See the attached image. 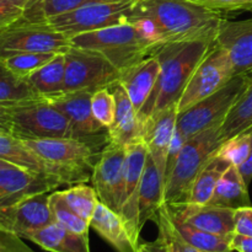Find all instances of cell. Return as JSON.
<instances>
[{
    "label": "cell",
    "mask_w": 252,
    "mask_h": 252,
    "mask_svg": "<svg viewBox=\"0 0 252 252\" xmlns=\"http://www.w3.org/2000/svg\"><path fill=\"white\" fill-rule=\"evenodd\" d=\"M231 166L230 162L219 155H216L209 159V161L204 165L203 169L198 174L192 185L189 199L187 203L194 204H207L216 189L217 184L221 179L226 170Z\"/></svg>",
    "instance_id": "83f0119b"
},
{
    "label": "cell",
    "mask_w": 252,
    "mask_h": 252,
    "mask_svg": "<svg viewBox=\"0 0 252 252\" xmlns=\"http://www.w3.org/2000/svg\"><path fill=\"white\" fill-rule=\"evenodd\" d=\"M38 157L51 164L83 175H93L97 158L89 138L22 139Z\"/></svg>",
    "instance_id": "7c38bea8"
},
{
    "label": "cell",
    "mask_w": 252,
    "mask_h": 252,
    "mask_svg": "<svg viewBox=\"0 0 252 252\" xmlns=\"http://www.w3.org/2000/svg\"><path fill=\"white\" fill-rule=\"evenodd\" d=\"M49 208L53 214L54 221L61 224L64 228L78 234H88L90 223L81 217H79L70 207L68 206L62 196V191L49 193Z\"/></svg>",
    "instance_id": "836d02e7"
},
{
    "label": "cell",
    "mask_w": 252,
    "mask_h": 252,
    "mask_svg": "<svg viewBox=\"0 0 252 252\" xmlns=\"http://www.w3.org/2000/svg\"><path fill=\"white\" fill-rule=\"evenodd\" d=\"M135 2L137 0L96 2L53 16L43 22H47L57 31L64 33L68 38H71L84 32L128 22Z\"/></svg>",
    "instance_id": "9c48e42d"
},
{
    "label": "cell",
    "mask_w": 252,
    "mask_h": 252,
    "mask_svg": "<svg viewBox=\"0 0 252 252\" xmlns=\"http://www.w3.org/2000/svg\"><path fill=\"white\" fill-rule=\"evenodd\" d=\"M249 75H250V76H251V78H252V74H249Z\"/></svg>",
    "instance_id": "681fc988"
},
{
    "label": "cell",
    "mask_w": 252,
    "mask_h": 252,
    "mask_svg": "<svg viewBox=\"0 0 252 252\" xmlns=\"http://www.w3.org/2000/svg\"><path fill=\"white\" fill-rule=\"evenodd\" d=\"M231 249L236 252H252V238L234 233L231 236Z\"/></svg>",
    "instance_id": "b9f144b4"
},
{
    "label": "cell",
    "mask_w": 252,
    "mask_h": 252,
    "mask_svg": "<svg viewBox=\"0 0 252 252\" xmlns=\"http://www.w3.org/2000/svg\"><path fill=\"white\" fill-rule=\"evenodd\" d=\"M235 76L228 52L214 42L186 84L177 103L179 115L217 93Z\"/></svg>",
    "instance_id": "30bf717a"
},
{
    "label": "cell",
    "mask_w": 252,
    "mask_h": 252,
    "mask_svg": "<svg viewBox=\"0 0 252 252\" xmlns=\"http://www.w3.org/2000/svg\"><path fill=\"white\" fill-rule=\"evenodd\" d=\"M94 91H64L58 95L44 97L68 117L76 132L83 138H90L106 129L95 118L91 108Z\"/></svg>",
    "instance_id": "d6986e66"
},
{
    "label": "cell",
    "mask_w": 252,
    "mask_h": 252,
    "mask_svg": "<svg viewBox=\"0 0 252 252\" xmlns=\"http://www.w3.org/2000/svg\"><path fill=\"white\" fill-rule=\"evenodd\" d=\"M213 43L206 39L169 42L153 49L150 54L159 61L160 74L154 93L138 113L143 128L152 116L179 103L194 69Z\"/></svg>",
    "instance_id": "7a4b0ae2"
},
{
    "label": "cell",
    "mask_w": 252,
    "mask_h": 252,
    "mask_svg": "<svg viewBox=\"0 0 252 252\" xmlns=\"http://www.w3.org/2000/svg\"><path fill=\"white\" fill-rule=\"evenodd\" d=\"M25 11L9 0H0V31L7 29L24 17Z\"/></svg>",
    "instance_id": "ab89813d"
},
{
    "label": "cell",
    "mask_w": 252,
    "mask_h": 252,
    "mask_svg": "<svg viewBox=\"0 0 252 252\" xmlns=\"http://www.w3.org/2000/svg\"><path fill=\"white\" fill-rule=\"evenodd\" d=\"M65 56L64 91L90 90L110 88L118 81L120 70L96 52L71 47Z\"/></svg>",
    "instance_id": "8fae6325"
},
{
    "label": "cell",
    "mask_w": 252,
    "mask_h": 252,
    "mask_svg": "<svg viewBox=\"0 0 252 252\" xmlns=\"http://www.w3.org/2000/svg\"><path fill=\"white\" fill-rule=\"evenodd\" d=\"M177 117V105H171L158 112L157 115L152 116L143 128L142 138L147 144L149 155L164 176V180L169 150L176 130Z\"/></svg>",
    "instance_id": "ac0fdd59"
},
{
    "label": "cell",
    "mask_w": 252,
    "mask_h": 252,
    "mask_svg": "<svg viewBox=\"0 0 252 252\" xmlns=\"http://www.w3.org/2000/svg\"><path fill=\"white\" fill-rule=\"evenodd\" d=\"M239 171H240L241 176H243L244 181L248 186H250L251 181H252V147H251V153L249 159L239 167Z\"/></svg>",
    "instance_id": "f6af8a7d"
},
{
    "label": "cell",
    "mask_w": 252,
    "mask_h": 252,
    "mask_svg": "<svg viewBox=\"0 0 252 252\" xmlns=\"http://www.w3.org/2000/svg\"><path fill=\"white\" fill-rule=\"evenodd\" d=\"M125 172H123V198L121 218L125 221L134 243L139 244V187L147 162L148 147L142 137L126 145Z\"/></svg>",
    "instance_id": "5bb4252c"
},
{
    "label": "cell",
    "mask_w": 252,
    "mask_h": 252,
    "mask_svg": "<svg viewBox=\"0 0 252 252\" xmlns=\"http://www.w3.org/2000/svg\"><path fill=\"white\" fill-rule=\"evenodd\" d=\"M90 228L113 246L117 252H137L139 244L134 243L120 214L101 202L91 218Z\"/></svg>",
    "instance_id": "603a6c76"
},
{
    "label": "cell",
    "mask_w": 252,
    "mask_h": 252,
    "mask_svg": "<svg viewBox=\"0 0 252 252\" xmlns=\"http://www.w3.org/2000/svg\"><path fill=\"white\" fill-rule=\"evenodd\" d=\"M108 89L112 91L116 101L115 121L112 126L107 128L108 140L127 145L142 137L143 126L140 125L137 111L125 88L117 81Z\"/></svg>",
    "instance_id": "7402d4cb"
},
{
    "label": "cell",
    "mask_w": 252,
    "mask_h": 252,
    "mask_svg": "<svg viewBox=\"0 0 252 252\" xmlns=\"http://www.w3.org/2000/svg\"><path fill=\"white\" fill-rule=\"evenodd\" d=\"M137 252H169V249H167L166 244L162 240V238L158 236L157 240L139 244Z\"/></svg>",
    "instance_id": "7bdbcfd3"
},
{
    "label": "cell",
    "mask_w": 252,
    "mask_h": 252,
    "mask_svg": "<svg viewBox=\"0 0 252 252\" xmlns=\"http://www.w3.org/2000/svg\"><path fill=\"white\" fill-rule=\"evenodd\" d=\"M252 147V127L226 139L221 144L218 154L225 158L231 165L240 167L249 159Z\"/></svg>",
    "instance_id": "8d00e7d4"
},
{
    "label": "cell",
    "mask_w": 252,
    "mask_h": 252,
    "mask_svg": "<svg viewBox=\"0 0 252 252\" xmlns=\"http://www.w3.org/2000/svg\"><path fill=\"white\" fill-rule=\"evenodd\" d=\"M49 192L32 194L16 204L11 213V233L24 239L25 235L54 223L49 208Z\"/></svg>",
    "instance_id": "44dd1931"
},
{
    "label": "cell",
    "mask_w": 252,
    "mask_h": 252,
    "mask_svg": "<svg viewBox=\"0 0 252 252\" xmlns=\"http://www.w3.org/2000/svg\"><path fill=\"white\" fill-rule=\"evenodd\" d=\"M70 43L75 48L101 54L120 71L142 61L157 47L133 22L76 34L71 37Z\"/></svg>",
    "instance_id": "3957f363"
},
{
    "label": "cell",
    "mask_w": 252,
    "mask_h": 252,
    "mask_svg": "<svg viewBox=\"0 0 252 252\" xmlns=\"http://www.w3.org/2000/svg\"><path fill=\"white\" fill-rule=\"evenodd\" d=\"M0 130L12 134V113L11 107L0 105Z\"/></svg>",
    "instance_id": "ee69618b"
},
{
    "label": "cell",
    "mask_w": 252,
    "mask_h": 252,
    "mask_svg": "<svg viewBox=\"0 0 252 252\" xmlns=\"http://www.w3.org/2000/svg\"><path fill=\"white\" fill-rule=\"evenodd\" d=\"M91 108L95 118L103 128L107 129L112 126L116 115V101L110 89H98L93 94Z\"/></svg>",
    "instance_id": "74e56055"
},
{
    "label": "cell",
    "mask_w": 252,
    "mask_h": 252,
    "mask_svg": "<svg viewBox=\"0 0 252 252\" xmlns=\"http://www.w3.org/2000/svg\"><path fill=\"white\" fill-rule=\"evenodd\" d=\"M166 207L175 219L199 230L223 236L235 233V209L194 203L166 204Z\"/></svg>",
    "instance_id": "2e32d148"
},
{
    "label": "cell",
    "mask_w": 252,
    "mask_h": 252,
    "mask_svg": "<svg viewBox=\"0 0 252 252\" xmlns=\"http://www.w3.org/2000/svg\"><path fill=\"white\" fill-rule=\"evenodd\" d=\"M54 56L56 53H16L0 59V62L17 76L27 79Z\"/></svg>",
    "instance_id": "e575fe53"
},
{
    "label": "cell",
    "mask_w": 252,
    "mask_h": 252,
    "mask_svg": "<svg viewBox=\"0 0 252 252\" xmlns=\"http://www.w3.org/2000/svg\"><path fill=\"white\" fill-rule=\"evenodd\" d=\"M235 234L252 238V206L235 209Z\"/></svg>",
    "instance_id": "60d3db41"
},
{
    "label": "cell",
    "mask_w": 252,
    "mask_h": 252,
    "mask_svg": "<svg viewBox=\"0 0 252 252\" xmlns=\"http://www.w3.org/2000/svg\"><path fill=\"white\" fill-rule=\"evenodd\" d=\"M225 17L191 0H137L129 21L137 24L148 38L159 46L169 42H216Z\"/></svg>",
    "instance_id": "6da1fadb"
},
{
    "label": "cell",
    "mask_w": 252,
    "mask_h": 252,
    "mask_svg": "<svg viewBox=\"0 0 252 252\" xmlns=\"http://www.w3.org/2000/svg\"><path fill=\"white\" fill-rule=\"evenodd\" d=\"M11 113L12 134L20 139L83 138L68 117L44 97L14 106Z\"/></svg>",
    "instance_id": "52a82bcc"
},
{
    "label": "cell",
    "mask_w": 252,
    "mask_h": 252,
    "mask_svg": "<svg viewBox=\"0 0 252 252\" xmlns=\"http://www.w3.org/2000/svg\"><path fill=\"white\" fill-rule=\"evenodd\" d=\"M70 38L47 22L21 19L0 31V59L16 53H66Z\"/></svg>",
    "instance_id": "ba28073f"
},
{
    "label": "cell",
    "mask_w": 252,
    "mask_h": 252,
    "mask_svg": "<svg viewBox=\"0 0 252 252\" xmlns=\"http://www.w3.org/2000/svg\"><path fill=\"white\" fill-rule=\"evenodd\" d=\"M11 166H14V165L9 164V162H6V161H4V160L0 159V169H5V167H11Z\"/></svg>",
    "instance_id": "7dc6e473"
},
{
    "label": "cell",
    "mask_w": 252,
    "mask_h": 252,
    "mask_svg": "<svg viewBox=\"0 0 252 252\" xmlns=\"http://www.w3.org/2000/svg\"><path fill=\"white\" fill-rule=\"evenodd\" d=\"M126 153V145L108 140L98 155L91 175L94 189L101 203L118 214L122 208Z\"/></svg>",
    "instance_id": "4fadbf2b"
},
{
    "label": "cell",
    "mask_w": 252,
    "mask_h": 252,
    "mask_svg": "<svg viewBox=\"0 0 252 252\" xmlns=\"http://www.w3.org/2000/svg\"><path fill=\"white\" fill-rule=\"evenodd\" d=\"M65 78V56L58 53L43 66L27 78L30 85L42 97L58 95L64 93Z\"/></svg>",
    "instance_id": "4316f807"
},
{
    "label": "cell",
    "mask_w": 252,
    "mask_h": 252,
    "mask_svg": "<svg viewBox=\"0 0 252 252\" xmlns=\"http://www.w3.org/2000/svg\"><path fill=\"white\" fill-rule=\"evenodd\" d=\"M0 246H1V245H0Z\"/></svg>",
    "instance_id": "f907efd6"
},
{
    "label": "cell",
    "mask_w": 252,
    "mask_h": 252,
    "mask_svg": "<svg viewBox=\"0 0 252 252\" xmlns=\"http://www.w3.org/2000/svg\"><path fill=\"white\" fill-rule=\"evenodd\" d=\"M170 217H171L175 229L180 234V236L193 248L206 252H233L231 236H231H223L207 233V231L199 230V229L194 228L189 224L184 223L179 219H175L171 214H170Z\"/></svg>",
    "instance_id": "f546056e"
},
{
    "label": "cell",
    "mask_w": 252,
    "mask_h": 252,
    "mask_svg": "<svg viewBox=\"0 0 252 252\" xmlns=\"http://www.w3.org/2000/svg\"><path fill=\"white\" fill-rule=\"evenodd\" d=\"M154 221L159 228V236L165 241L169 252H206L193 248L180 236L172 223L166 204L159 209Z\"/></svg>",
    "instance_id": "d590c367"
},
{
    "label": "cell",
    "mask_w": 252,
    "mask_h": 252,
    "mask_svg": "<svg viewBox=\"0 0 252 252\" xmlns=\"http://www.w3.org/2000/svg\"><path fill=\"white\" fill-rule=\"evenodd\" d=\"M0 159L20 169L53 177L62 185L86 184L91 179L89 175L70 171L46 161L38 157L31 148L27 147L24 140L15 137L11 133L1 132V130H0Z\"/></svg>",
    "instance_id": "9a60e30c"
},
{
    "label": "cell",
    "mask_w": 252,
    "mask_h": 252,
    "mask_svg": "<svg viewBox=\"0 0 252 252\" xmlns=\"http://www.w3.org/2000/svg\"><path fill=\"white\" fill-rule=\"evenodd\" d=\"M10 2H12L14 5L19 6L20 9L24 10L25 12L29 11L30 9H32L33 6H36L38 2H41L42 0H9Z\"/></svg>",
    "instance_id": "bcb514c9"
},
{
    "label": "cell",
    "mask_w": 252,
    "mask_h": 252,
    "mask_svg": "<svg viewBox=\"0 0 252 252\" xmlns=\"http://www.w3.org/2000/svg\"><path fill=\"white\" fill-rule=\"evenodd\" d=\"M42 98L30 85L29 80L10 71L0 62V105L14 107Z\"/></svg>",
    "instance_id": "f1b7e54d"
},
{
    "label": "cell",
    "mask_w": 252,
    "mask_h": 252,
    "mask_svg": "<svg viewBox=\"0 0 252 252\" xmlns=\"http://www.w3.org/2000/svg\"><path fill=\"white\" fill-rule=\"evenodd\" d=\"M0 252H2V250H1V246H0Z\"/></svg>",
    "instance_id": "c3c4849f"
},
{
    "label": "cell",
    "mask_w": 252,
    "mask_h": 252,
    "mask_svg": "<svg viewBox=\"0 0 252 252\" xmlns=\"http://www.w3.org/2000/svg\"><path fill=\"white\" fill-rule=\"evenodd\" d=\"M207 204L223 208L239 209L251 206L249 186L244 181L239 167L231 165L217 184L216 189Z\"/></svg>",
    "instance_id": "484cf974"
},
{
    "label": "cell",
    "mask_w": 252,
    "mask_h": 252,
    "mask_svg": "<svg viewBox=\"0 0 252 252\" xmlns=\"http://www.w3.org/2000/svg\"><path fill=\"white\" fill-rule=\"evenodd\" d=\"M191 1L220 14L252 10V0H191Z\"/></svg>",
    "instance_id": "f35d334b"
},
{
    "label": "cell",
    "mask_w": 252,
    "mask_h": 252,
    "mask_svg": "<svg viewBox=\"0 0 252 252\" xmlns=\"http://www.w3.org/2000/svg\"><path fill=\"white\" fill-rule=\"evenodd\" d=\"M165 180L155 165L154 160L148 155L145 169L139 187V226L143 229L148 220H155L158 212L165 204Z\"/></svg>",
    "instance_id": "d4e9b609"
},
{
    "label": "cell",
    "mask_w": 252,
    "mask_h": 252,
    "mask_svg": "<svg viewBox=\"0 0 252 252\" xmlns=\"http://www.w3.org/2000/svg\"><path fill=\"white\" fill-rule=\"evenodd\" d=\"M251 81L249 74L235 75L217 93L180 113L176 122L177 132L187 140L207 128L223 123Z\"/></svg>",
    "instance_id": "8992f818"
},
{
    "label": "cell",
    "mask_w": 252,
    "mask_h": 252,
    "mask_svg": "<svg viewBox=\"0 0 252 252\" xmlns=\"http://www.w3.org/2000/svg\"><path fill=\"white\" fill-rule=\"evenodd\" d=\"M250 127H252V81L240 98L236 101L221 125V135L224 142Z\"/></svg>",
    "instance_id": "4dcf8cb0"
},
{
    "label": "cell",
    "mask_w": 252,
    "mask_h": 252,
    "mask_svg": "<svg viewBox=\"0 0 252 252\" xmlns=\"http://www.w3.org/2000/svg\"><path fill=\"white\" fill-rule=\"evenodd\" d=\"M24 239L49 252H90L89 233H74L56 221L27 234Z\"/></svg>",
    "instance_id": "cb8c5ba5"
},
{
    "label": "cell",
    "mask_w": 252,
    "mask_h": 252,
    "mask_svg": "<svg viewBox=\"0 0 252 252\" xmlns=\"http://www.w3.org/2000/svg\"><path fill=\"white\" fill-rule=\"evenodd\" d=\"M62 196H63L64 201L68 203V206L79 217L90 223L96 207L100 203V199H98L94 187L79 184L65 191H62Z\"/></svg>",
    "instance_id": "d6a6232c"
},
{
    "label": "cell",
    "mask_w": 252,
    "mask_h": 252,
    "mask_svg": "<svg viewBox=\"0 0 252 252\" xmlns=\"http://www.w3.org/2000/svg\"><path fill=\"white\" fill-rule=\"evenodd\" d=\"M216 43L228 52L235 75L252 74V19L240 21L224 19Z\"/></svg>",
    "instance_id": "e0dca14e"
},
{
    "label": "cell",
    "mask_w": 252,
    "mask_h": 252,
    "mask_svg": "<svg viewBox=\"0 0 252 252\" xmlns=\"http://www.w3.org/2000/svg\"><path fill=\"white\" fill-rule=\"evenodd\" d=\"M221 125L223 123H218L207 128L184 143L165 180V203L180 204L189 202L194 180L224 143Z\"/></svg>",
    "instance_id": "277c9868"
},
{
    "label": "cell",
    "mask_w": 252,
    "mask_h": 252,
    "mask_svg": "<svg viewBox=\"0 0 252 252\" xmlns=\"http://www.w3.org/2000/svg\"><path fill=\"white\" fill-rule=\"evenodd\" d=\"M103 1L115 0H42L36 6L25 12L22 19L30 22H43L51 17L65 14L78 7Z\"/></svg>",
    "instance_id": "1f68e13d"
},
{
    "label": "cell",
    "mask_w": 252,
    "mask_h": 252,
    "mask_svg": "<svg viewBox=\"0 0 252 252\" xmlns=\"http://www.w3.org/2000/svg\"><path fill=\"white\" fill-rule=\"evenodd\" d=\"M159 74L160 63L153 54L120 71L118 83L125 88L137 113L154 93Z\"/></svg>",
    "instance_id": "ffe728a7"
},
{
    "label": "cell",
    "mask_w": 252,
    "mask_h": 252,
    "mask_svg": "<svg viewBox=\"0 0 252 252\" xmlns=\"http://www.w3.org/2000/svg\"><path fill=\"white\" fill-rule=\"evenodd\" d=\"M62 186L58 180L17 166L0 169V245L5 252H33L11 233V213L19 202L32 194Z\"/></svg>",
    "instance_id": "5b68a950"
}]
</instances>
